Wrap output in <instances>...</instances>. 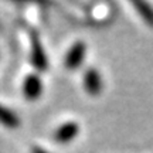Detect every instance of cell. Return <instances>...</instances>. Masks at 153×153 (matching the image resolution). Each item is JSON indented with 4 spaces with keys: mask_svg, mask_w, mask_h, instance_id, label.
Instances as JSON below:
<instances>
[{
    "mask_svg": "<svg viewBox=\"0 0 153 153\" xmlns=\"http://www.w3.org/2000/svg\"><path fill=\"white\" fill-rule=\"evenodd\" d=\"M31 45H33L31 47V61H33L34 67L38 71H45L48 61H47V55H45V51L43 48L41 40L38 38L36 33L31 34Z\"/></svg>",
    "mask_w": 153,
    "mask_h": 153,
    "instance_id": "1",
    "label": "cell"
},
{
    "mask_svg": "<svg viewBox=\"0 0 153 153\" xmlns=\"http://www.w3.org/2000/svg\"><path fill=\"white\" fill-rule=\"evenodd\" d=\"M85 54H87V45L82 41H76L70 48V51L67 53L65 67L68 70H76L82 64V61L85 58Z\"/></svg>",
    "mask_w": 153,
    "mask_h": 153,
    "instance_id": "2",
    "label": "cell"
},
{
    "mask_svg": "<svg viewBox=\"0 0 153 153\" xmlns=\"http://www.w3.org/2000/svg\"><path fill=\"white\" fill-rule=\"evenodd\" d=\"M84 87L87 89V92L89 95L97 97L102 91V76L99 74V71L97 68H89L85 74H84Z\"/></svg>",
    "mask_w": 153,
    "mask_h": 153,
    "instance_id": "3",
    "label": "cell"
},
{
    "mask_svg": "<svg viewBox=\"0 0 153 153\" xmlns=\"http://www.w3.org/2000/svg\"><path fill=\"white\" fill-rule=\"evenodd\" d=\"M41 92H43V82L40 79V76L36 75V74L26 76V79L23 82V94H24V97L30 99V101H34V99L40 98Z\"/></svg>",
    "mask_w": 153,
    "mask_h": 153,
    "instance_id": "4",
    "label": "cell"
},
{
    "mask_svg": "<svg viewBox=\"0 0 153 153\" xmlns=\"http://www.w3.org/2000/svg\"><path fill=\"white\" fill-rule=\"evenodd\" d=\"M78 132H79V126L76 122H67L55 131L54 139L58 143H68L75 139Z\"/></svg>",
    "mask_w": 153,
    "mask_h": 153,
    "instance_id": "5",
    "label": "cell"
},
{
    "mask_svg": "<svg viewBox=\"0 0 153 153\" xmlns=\"http://www.w3.org/2000/svg\"><path fill=\"white\" fill-rule=\"evenodd\" d=\"M0 123L9 129H16L20 126V118L10 108L0 104Z\"/></svg>",
    "mask_w": 153,
    "mask_h": 153,
    "instance_id": "6",
    "label": "cell"
},
{
    "mask_svg": "<svg viewBox=\"0 0 153 153\" xmlns=\"http://www.w3.org/2000/svg\"><path fill=\"white\" fill-rule=\"evenodd\" d=\"M133 6L148 26L153 27V7L146 1H133Z\"/></svg>",
    "mask_w": 153,
    "mask_h": 153,
    "instance_id": "7",
    "label": "cell"
},
{
    "mask_svg": "<svg viewBox=\"0 0 153 153\" xmlns=\"http://www.w3.org/2000/svg\"><path fill=\"white\" fill-rule=\"evenodd\" d=\"M31 153H48L47 150H44L43 148H38V146H34L33 150H31Z\"/></svg>",
    "mask_w": 153,
    "mask_h": 153,
    "instance_id": "8",
    "label": "cell"
}]
</instances>
